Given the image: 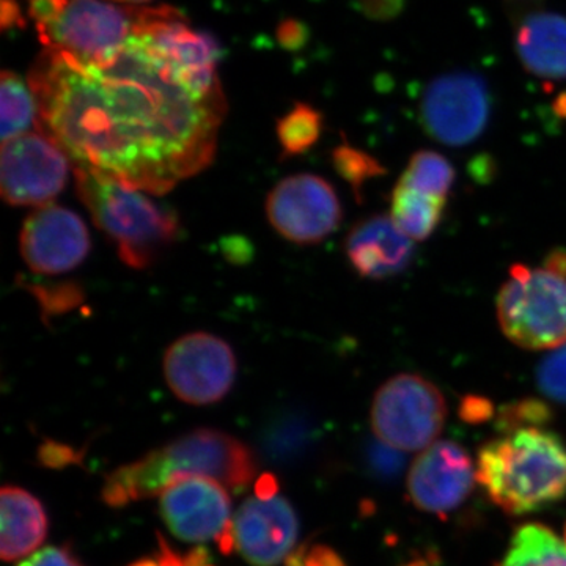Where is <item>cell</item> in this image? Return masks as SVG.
<instances>
[{
    "instance_id": "obj_1",
    "label": "cell",
    "mask_w": 566,
    "mask_h": 566,
    "mask_svg": "<svg viewBox=\"0 0 566 566\" xmlns=\"http://www.w3.org/2000/svg\"><path fill=\"white\" fill-rule=\"evenodd\" d=\"M29 84L40 132L74 167L164 196L214 159L226 96L186 91L136 32L103 63L46 50Z\"/></svg>"
},
{
    "instance_id": "obj_2",
    "label": "cell",
    "mask_w": 566,
    "mask_h": 566,
    "mask_svg": "<svg viewBox=\"0 0 566 566\" xmlns=\"http://www.w3.org/2000/svg\"><path fill=\"white\" fill-rule=\"evenodd\" d=\"M255 474V457L244 442L221 430L199 428L115 469L102 495L107 505L122 509L161 495L185 476H207L232 490H243Z\"/></svg>"
},
{
    "instance_id": "obj_3",
    "label": "cell",
    "mask_w": 566,
    "mask_h": 566,
    "mask_svg": "<svg viewBox=\"0 0 566 566\" xmlns=\"http://www.w3.org/2000/svg\"><path fill=\"white\" fill-rule=\"evenodd\" d=\"M476 482L506 515L542 512L566 497V442L546 427L499 434L480 449Z\"/></svg>"
},
{
    "instance_id": "obj_4",
    "label": "cell",
    "mask_w": 566,
    "mask_h": 566,
    "mask_svg": "<svg viewBox=\"0 0 566 566\" xmlns=\"http://www.w3.org/2000/svg\"><path fill=\"white\" fill-rule=\"evenodd\" d=\"M77 196L93 222L115 244L123 263L144 270L180 237L177 212L151 193L74 167Z\"/></svg>"
},
{
    "instance_id": "obj_5",
    "label": "cell",
    "mask_w": 566,
    "mask_h": 566,
    "mask_svg": "<svg viewBox=\"0 0 566 566\" xmlns=\"http://www.w3.org/2000/svg\"><path fill=\"white\" fill-rule=\"evenodd\" d=\"M497 319L512 344L531 352L566 345V279L516 263L497 294Z\"/></svg>"
},
{
    "instance_id": "obj_6",
    "label": "cell",
    "mask_w": 566,
    "mask_h": 566,
    "mask_svg": "<svg viewBox=\"0 0 566 566\" xmlns=\"http://www.w3.org/2000/svg\"><path fill=\"white\" fill-rule=\"evenodd\" d=\"M447 420L444 395L423 376L401 374L376 390L370 422L379 441L420 452L438 441Z\"/></svg>"
},
{
    "instance_id": "obj_7",
    "label": "cell",
    "mask_w": 566,
    "mask_h": 566,
    "mask_svg": "<svg viewBox=\"0 0 566 566\" xmlns=\"http://www.w3.org/2000/svg\"><path fill=\"white\" fill-rule=\"evenodd\" d=\"M136 33L186 91L202 98L223 96L218 76V41L193 31L177 10L145 7Z\"/></svg>"
},
{
    "instance_id": "obj_8",
    "label": "cell",
    "mask_w": 566,
    "mask_h": 566,
    "mask_svg": "<svg viewBox=\"0 0 566 566\" xmlns=\"http://www.w3.org/2000/svg\"><path fill=\"white\" fill-rule=\"evenodd\" d=\"M139 7L104 0H70L54 24L39 33L48 50L66 52L77 61L103 63L117 55L136 32Z\"/></svg>"
},
{
    "instance_id": "obj_9",
    "label": "cell",
    "mask_w": 566,
    "mask_h": 566,
    "mask_svg": "<svg viewBox=\"0 0 566 566\" xmlns=\"http://www.w3.org/2000/svg\"><path fill=\"white\" fill-rule=\"evenodd\" d=\"M164 378L175 397L191 406L219 403L232 390L238 363L232 346L210 333L186 334L164 354Z\"/></svg>"
},
{
    "instance_id": "obj_10",
    "label": "cell",
    "mask_w": 566,
    "mask_h": 566,
    "mask_svg": "<svg viewBox=\"0 0 566 566\" xmlns=\"http://www.w3.org/2000/svg\"><path fill=\"white\" fill-rule=\"evenodd\" d=\"M71 159L48 134L36 132L2 142L0 192L11 207H44L65 189Z\"/></svg>"
},
{
    "instance_id": "obj_11",
    "label": "cell",
    "mask_w": 566,
    "mask_h": 566,
    "mask_svg": "<svg viewBox=\"0 0 566 566\" xmlns=\"http://www.w3.org/2000/svg\"><path fill=\"white\" fill-rule=\"evenodd\" d=\"M268 221L290 243L314 245L331 237L344 218L334 186L314 174L283 178L266 197Z\"/></svg>"
},
{
    "instance_id": "obj_12",
    "label": "cell",
    "mask_w": 566,
    "mask_h": 566,
    "mask_svg": "<svg viewBox=\"0 0 566 566\" xmlns=\"http://www.w3.org/2000/svg\"><path fill=\"white\" fill-rule=\"evenodd\" d=\"M420 118L433 139L464 147L485 132L490 120V93L476 74L455 71L436 77L424 88Z\"/></svg>"
},
{
    "instance_id": "obj_13",
    "label": "cell",
    "mask_w": 566,
    "mask_h": 566,
    "mask_svg": "<svg viewBox=\"0 0 566 566\" xmlns=\"http://www.w3.org/2000/svg\"><path fill=\"white\" fill-rule=\"evenodd\" d=\"M91 249V233L81 216L61 205L36 208L22 223L20 252L32 273H70L85 262Z\"/></svg>"
},
{
    "instance_id": "obj_14",
    "label": "cell",
    "mask_w": 566,
    "mask_h": 566,
    "mask_svg": "<svg viewBox=\"0 0 566 566\" xmlns=\"http://www.w3.org/2000/svg\"><path fill=\"white\" fill-rule=\"evenodd\" d=\"M476 482V468L468 450L453 441H436L409 468L408 495L416 509L447 516L468 501Z\"/></svg>"
},
{
    "instance_id": "obj_15",
    "label": "cell",
    "mask_w": 566,
    "mask_h": 566,
    "mask_svg": "<svg viewBox=\"0 0 566 566\" xmlns=\"http://www.w3.org/2000/svg\"><path fill=\"white\" fill-rule=\"evenodd\" d=\"M300 536L293 505L277 493H255L232 521L234 551L253 566H277L289 558Z\"/></svg>"
},
{
    "instance_id": "obj_16",
    "label": "cell",
    "mask_w": 566,
    "mask_h": 566,
    "mask_svg": "<svg viewBox=\"0 0 566 566\" xmlns=\"http://www.w3.org/2000/svg\"><path fill=\"white\" fill-rule=\"evenodd\" d=\"M167 528L182 542L219 539L232 527V501L226 486L207 476H185L159 495Z\"/></svg>"
},
{
    "instance_id": "obj_17",
    "label": "cell",
    "mask_w": 566,
    "mask_h": 566,
    "mask_svg": "<svg viewBox=\"0 0 566 566\" xmlns=\"http://www.w3.org/2000/svg\"><path fill=\"white\" fill-rule=\"evenodd\" d=\"M345 253L359 277L382 281L403 273L415 259V244L390 216L376 214L349 230Z\"/></svg>"
},
{
    "instance_id": "obj_18",
    "label": "cell",
    "mask_w": 566,
    "mask_h": 566,
    "mask_svg": "<svg viewBox=\"0 0 566 566\" xmlns=\"http://www.w3.org/2000/svg\"><path fill=\"white\" fill-rule=\"evenodd\" d=\"M0 556L17 562L35 553L48 536V515L35 495L20 486H3L0 493Z\"/></svg>"
},
{
    "instance_id": "obj_19",
    "label": "cell",
    "mask_w": 566,
    "mask_h": 566,
    "mask_svg": "<svg viewBox=\"0 0 566 566\" xmlns=\"http://www.w3.org/2000/svg\"><path fill=\"white\" fill-rule=\"evenodd\" d=\"M516 54L527 73L542 80H566V17H527L517 28Z\"/></svg>"
},
{
    "instance_id": "obj_20",
    "label": "cell",
    "mask_w": 566,
    "mask_h": 566,
    "mask_svg": "<svg viewBox=\"0 0 566 566\" xmlns=\"http://www.w3.org/2000/svg\"><path fill=\"white\" fill-rule=\"evenodd\" d=\"M446 203V197L420 192L398 182L392 192L390 218L409 240L424 241L441 223Z\"/></svg>"
},
{
    "instance_id": "obj_21",
    "label": "cell",
    "mask_w": 566,
    "mask_h": 566,
    "mask_svg": "<svg viewBox=\"0 0 566 566\" xmlns=\"http://www.w3.org/2000/svg\"><path fill=\"white\" fill-rule=\"evenodd\" d=\"M495 566H566V542L545 524H523Z\"/></svg>"
},
{
    "instance_id": "obj_22",
    "label": "cell",
    "mask_w": 566,
    "mask_h": 566,
    "mask_svg": "<svg viewBox=\"0 0 566 566\" xmlns=\"http://www.w3.org/2000/svg\"><path fill=\"white\" fill-rule=\"evenodd\" d=\"M0 137L2 142L17 139L39 129L40 107L31 84L13 71L0 74Z\"/></svg>"
},
{
    "instance_id": "obj_23",
    "label": "cell",
    "mask_w": 566,
    "mask_h": 566,
    "mask_svg": "<svg viewBox=\"0 0 566 566\" xmlns=\"http://www.w3.org/2000/svg\"><path fill=\"white\" fill-rule=\"evenodd\" d=\"M398 182L417 191L447 199V193L455 182V169L449 159L439 153L417 151L409 159L408 167Z\"/></svg>"
},
{
    "instance_id": "obj_24",
    "label": "cell",
    "mask_w": 566,
    "mask_h": 566,
    "mask_svg": "<svg viewBox=\"0 0 566 566\" xmlns=\"http://www.w3.org/2000/svg\"><path fill=\"white\" fill-rule=\"evenodd\" d=\"M323 132V115L311 104H294L292 111L277 122V139L283 156L303 155L319 140Z\"/></svg>"
},
{
    "instance_id": "obj_25",
    "label": "cell",
    "mask_w": 566,
    "mask_h": 566,
    "mask_svg": "<svg viewBox=\"0 0 566 566\" xmlns=\"http://www.w3.org/2000/svg\"><path fill=\"white\" fill-rule=\"evenodd\" d=\"M314 442L307 424L290 420L277 424L264 439V453L277 464H293L308 452Z\"/></svg>"
},
{
    "instance_id": "obj_26",
    "label": "cell",
    "mask_w": 566,
    "mask_h": 566,
    "mask_svg": "<svg viewBox=\"0 0 566 566\" xmlns=\"http://www.w3.org/2000/svg\"><path fill=\"white\" fill-rule=\"evenodd\" d=\"M333 164L335 172L340 175L352 186L354 193H356L359 200L360 192H363L364 186L367 182L386 175L385 166L378 159L349 144L335 148L333 151Z\"/></svg>"
},
{
    "instance_id": "obj_27",
    "label": "cell",
    "mask_w": 566,
    "mask_h": 566,
    "mask_svg": "<svg viewBox=\"0 0 566 566\" xmlns=\"http://www.w3.org/2000/svg\"><path fill=\"white\" fill-rule=\"evenodd\" d=\"M553 408L536 398H523L499 409L495 428L499 433L523 430V428L546 427L553 422Z\"/></svg>"
},
{
    "instance_id": "obj_28",
    "label": "cell",
    "mask_w": 566,
    "mask_h": 566,
    "mask_svg": "<svg viewBox=\"0 0 566 566\" xmlns=\"http://www.w3.org/2000/svg\"><path fill=\"white\" fill-rule=\"evenodd\" d=\"M406 458L401 450L382 441L370 442L365 449V469L378 482L390 483L401 475Z\"/></svg>"
},
{
    "instance_id": "obj_29",
    "label": "cell",
    "mask_w": 566,
    "mask_h": 566,
    "mask_svg": "<svg viewBox=\"0 0 566 566\" xmlns=\"http://www.w3.org/2000/svg\"><path fill=\"white\" fill-rule=\"evenodd\" d=\"M536 385L549 400L566 405V345L553 349L536 368Z\"/></svg>"
},
{
    "instance_id": "obj_30",
    "label": "cell",
    "mask_w": 566,
    "mask_h": 566,
    "mask_svg": "<svg viewBox=\"0 0 566 566\" xmlns=\"http://www.w3.org/2000/svg\"><path fill=\"white\" fill-rule=\"evenodd\" d=\"M31 292L35 294L36 300L43 307L44 314H63L69 312L81 301V292L76 285H55V286H32Z\"/></svg>"
},
{
    "instance_id": "obj_31",
    "label": "cell",
    "mask_w": 566,
    "mask_h": 566,
    "mask_svg": "<svg viewBox=\"0 0 566 566\" xmlns=\"http://www.w3.org/2000/svg\"><path fill=\"white\" fill-rule=\"evenodd\" d=\"M286 566H346L340 554L324 545L304 546L293 551L285 560Z\"/></svg>"
},
{
    "instance_id": "obj_32",
    "label": "cell",
    "mask_w": 566,
    "mask_h": 566,
    "mask_svg": "<svg viewBox=\"0 0 566 566\" xmlns=\"http://www.w3.org/2000/svg\"><path fill=\"white\" fill-rule=\"evenodd\" d=\"M18 566H85L69 547L48 546L24 558Z\"/></svg>"
},
{
    "instance_id": "obj_33",
    "label": "cell",
    "mask_w": 566,
    "mask_h": 566,
    "mask_svg": "<svg viewBox=\"0 0 566 566\" xmlns=\"http://www.w3.org/2000/svg\"><path fill=\"white\" fill-rule=\"evenodd\" d=\"M70 0H29V13L35 22L36 32L46 31L57 21Z\"/></svg>"
},
{
    "instance_id": "obj_34",
    "label": "cell",
    "mask_w": 566,
    "mask_h": 566,
    "mask_svg": "<svg viewBox=\"0 0 566 566\" xmlns=\"http://www.w3.org/2000/svg\"><path fill=\"white\" fill-rule=\"evenodd\" d=\"M494 416L493 405L488 398L468 395L460 406V417L468 423H483Z\"/></svg>"
},
{
    "instance_id": "obj_35",
    "label": "cell",
    "mask_w": 566,
    "mask_h": 566,
    "mask_svg": "<svg viewBox=\"0 0 566 566\" xmlns=\"http://www.w3.org/2000/svg\"><path fill=\"white\" fill-rule=\"evenodd\" d=\"M279 43L286 50H300L307 40V29L301 22L294 20L283 21L277 29Z\"/></svg>"
},
{
    "instance_id": "obj_36",
    "label": "cell",
    "mask_w": 566,
    "mask_h": 566,
    "mask_svg": "<svg viewBox=\"0 0 566 566\" xmlns=\"http://www.w3.org/2000/svg\"><path fill=\"white\" fill-rule=\"evenodd\" d=\"M40 457L43 463L51 465V468L74 463V461H76L73 450L69 449L66 446L55 444V442H50V444L41 447Z\"/></svg>"
},
{
    "instance_id": "obj_37",
    "label": "cell",
    "mask_w": 566,
    "mask_h": 566,
    "mask_svg": "<svg viewBox=\"0 0 566 566\" xmlns=\"http://www.w3.org/2000/svg\"><path fill=\"white\" fill-rule=\"evenodd\" d=\"M364 10L376 20H387L401 10V0H365Z\"/></svg>"
},
{
    "instance_id": "obj_38",
    "label": "cell",
    "mask_w": 566,
    "mask_h": 566,
    "mask_svg": "<svg viewBox=\"0 0 566 566\" xmlns=\"http://www.w3.org/2000/svg\"><path fill=\"white\" fill-rule=\"evenodd\" d=\"M0 25L2 31L24 25V18L17 0H0Z\"/></svg>"
},
{
    "instance_id": "obj_39",
    "label": "cell",
    "mask_w": 566,
    "mask_h": 566,
    "mask_svg": "<svg viewBox=\"0 0 566 566\" xmlns=\"http://www.w3.org/2000/svg\"><path fill=\"white\" fill-rule=\"evenodd\" d=\"M545 270L549 271V273L560 275V277L566 279V251L565 249H554L553 252L547 253L545 259V264H543Z\"/></svg>"
},
{
    "instance_id": "obj_40",
    "label": "cell",
    "mask_w": 566,
    "mask_h": 566,
    "mask_svg": "<svg viewBox=\"0 0 566 566\" xmlns=\"http://www.w3.org/2000/svg\"><path fill=\"white\" fill-rule=\"evenodd\" d=\"M182 562H185V566H212L210 562H208L207 551L200 549V547L191 551L188 556L182 558Z\"/></svg>"
},
{
    "instance_id": "obj_41",
    "label": "cell",
    "mask_w": 566,
    "mask_h": 566,
    "mask_svg": "<svg viewBox=\"0 0 566 566\" xmlns=\"http://www.w3.org/2000/svg\"><path fill=\"white\" fill-rule=\"evenodd\" d=\"M554 109H556L560 117L566 118V92L558 96L556 104H554Z\"/></svg>"
},
{
    "instance_id": "obj_42",
    "label": "cell",
    "mask_w": 566,
    "mask_h": 566,
    "mask_svg": "<svg viewBox=\"0 0 566 566\" xmlns=\"http://www.w3.org/2000/svg\"><path fill=\"white\" fill-rule=\"evenodd\" d=\"M128 566H164L161 557L158 558H142L139 562H134V564Z\"/></svg>"
},
{
    "instance_id": "obj_43",
    "label": "cell",
    "mask_w": 566,
    "mask_h": 566,
    "mask_svg": "<svg viewBox=\"0 0 566 566\" xmlns=\"http://www.w3.org/2000/svg\"><path fill=\"white\" fill-rule=\"evenodd\" d=\"M403 566H428V562L427 560H415V562H409V564H406Z\"/></svg>"
},
{
    "instance_id": "obj_44",
    "label": "cell",
    "mask_w": 566,
    "mask_h": 566,
    "mask_svg": "<svg viewBox=\"0 0 566 566\" xmlns=\"http://www.w3.org/2000/svg\"><path fill=\"white\" fill-rule=\"evenodd\" d=\"M117 2H123V3H147V2H150V0H117Z\"/></svg>"
},
{
    "instance_id": "obj_45",
    "label": "cell",
    "mask_w": 566,
    "mask_h": 566,
    "mask_svg": "<svg viewBox=\"0 0 566 566\" xmlns=\"http://www.w3.org/2000/svg\"><path fill=\"white\" fill-rule=\"evenodd\" d=\"M565 542H566V527H565Z\"/></svg>"
}]
</instances>
